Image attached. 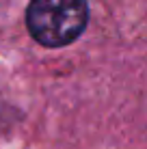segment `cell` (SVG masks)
I'll return each mask as SVG.
<instances>
[{
	"instance_id": "1",
	"label": "cell",
	"mask_w": 147,
	"mask_h": 149,
	"mask_svg": "<svg viewBox=\"0 0 147 149\" xmlns=\"http://www.w3.org/2000/svg\"><path fill=\"white\" fill-rule=\"evenodd\" d=\"M87 0H30L26 11L28 33L45 48L74 43L87 28Z\"/></svg>"
}]
</instances>
